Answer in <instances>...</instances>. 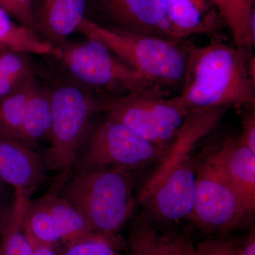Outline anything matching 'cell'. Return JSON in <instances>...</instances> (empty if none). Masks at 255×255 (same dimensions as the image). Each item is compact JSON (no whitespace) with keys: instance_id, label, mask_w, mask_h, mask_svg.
Returning a JSON list of instances; mask_svg holds the SVG:
<instances>
[{"instance_id":"obj_1","label":"cell","mask_w":255,"mask_h":255,"mask_svg":"<svg viewBox=\"0 0 255 255\" xmlns=\"http://www.w3.org/2000/svg\"><path fill=\"white\" fill-rule=\"evenodd\" d=\"M187 50L182 91L176 97L187 110L255 107V80L243 53L217 41L188 45Z\"/></svg>"},{"instance_id":"obj_2","label":"cell","mask_w":255,"mask_h":255,"mask_svg":"<svg viewBox=\"0 0 255 255\" xmlns=\"http://www.w3.org/2000/svg\"><path fill=\"white\" fill-rule=\"evenodd\" d=\"M135 173L105 167L75 173L63 184L64 199L80 213L94 233L116 237L133 217Z\"/></svg>"},{"instance_id":"obj_3","label":"cell","mask_w":255,"mask_h":255,"mask_svg":"<svg viewBox=\"0 0 255 255\" xmlns=\"http://www.w3.org/2000/svg\"><path fill=\"white\" fill-rule=\"evenodd\" d=\"M100 42L119 59L160 87L182 83L188 45L158 37L105 27L85 17L77 31Z\"/></svg>"},{"instance_id":"obj_4","label":"cell","mask_w":255,"mask_h":255,"mask_svg":"<svg viewBox=\"0 0 255 255\" xmlns=\"http://www.w3.org/2000/svg\"><path fill=\"white\" fill-rule=\"evenodd\" d=\"M52 123L46 168L59 173L55 184L62 187L71 175L75 159L98 112V97L74 81L57 84L50 90Z\"/></svg>"},{"instance_id":"obj_5","label":"cell","mask_w":255,"mask_h":255,"mask_svg":"<svg viewBox=\"0 0 255 255\" xmlns=\"http://www.w3.org/2000/svg\"><path fill=\"white\" fill-rule=\"evenodd\" d=\"M105 117L130 128L161 150H167L189 112L175 97L155 86L121 95L97 93Z\"/></svg>"},{"instance_id":"obj_6","label":"cell","mask_w":255,"mask_h":255,"mask_svg":"<svg viewBox=\"0 0 255 255\" xmlns=\"http://www.w3.org/2000/svg\"><path fill=\"white\" fill-rule=\"evenodd\" d=\"M164 151L124 124L105 117L92 124L74 163L75 173L97 168H119L135 173L157 163Z\"/></svg>"},{"instance_id":"obj_7","label":"cell","mask_w":255,"mask_h":255,"mask_svg":"<svg viewBox=\"0 0 255 255\" xmlns=\"http://www.w3.org/2000/svg\"><path fill=\"white\" fill-rule=\"evenodd\" d=\"M60 50L58 59L74 81L98 94L121 95L157 86L96 40L68 41Z\"/></svg>"},{"instance_id":"obj_8","label":"cell","mask_w":255,"mask_h":255,"mask_svg":"<svg viewBox=\"0 0 255 255\" xmlns=\"http://www.w3.org/2000/svg\"><path fill=\"white\" fill-rule=\"evenodd\" d=\"M252 216L206 151L199 156L194 206L188 221L206 234L225 235Z\"/></svg>"},{"instance_id":"obj_9","label":"cell","mask_w":255,"mask_h":255,"mask_svg":"<svg viewBox=\"0 0 255 255\" xmlns=\"http://www.w3.org/2000/svg\"><path fill=\"white\" fill-rule=\"evenodd\" d=\"M112 28L137 34L182 41L171 26L162 0H97Z\"/></svg>"},{"instance_id":"obj_10","label":"cell","mask_w":255,"mask_h":255,"mask_svg":"<svg viewBox=\"0 0 255 255\" xmlns=\"http://www.w3.org/2000/svg\"><path fill=\"white\" fill-rule=\"evenodd\" d=\"M209 155L251 214L255 209V153L241 135L228 137Z\"/></svg>"},{"instance_id":"obj_11","label":"cell","mask_w":255,"mask_h":255,"mask_svg":"<svg viewBox=\"0 0 255 255\" xmlns=\"http://www.w3.org/2000/svg\"><path fill=\"white\" fill-rule=\"evenodd\" d=\"M87 0H37L33 6V31L60 49L85 16Z\"/></svg>"},{"instance_id":"obj_12","label":"cell","mask_w":255,"mask_h":255,"mask_svg":"<svg viewBox=\"0 0 255 255\" xmlns=\"http://www.w3.org/2000/svg\"><path fill=\"white\" fill-rule=\"evenodd\" d=\"M45 167L34 149L0 137V182L14 187L15 194L31 196L44 178Z\"/></svg>"},{"instance_id":"obj_13","label":"cell","mask_w":255,"mask_h":255,"mask_svg":"<svg viewBox=\"0 0 255 255\" xmlns=\"http://www.w3.org/2000/svg\"><path fill=\"white\" fill-rule=\"evenodd\" d=\"M127 244L128 255H195L189 235L161 233L143 211L132 218Z\"/></svg>"},{"instance_id":"obj_14","label":"cell","mask_w":255,"mask_h":255,"mask_svg":"<svg viewBox=\"0 0 255 255\" xmlns=\"http://www.w3.org/2000/svg\"><path fill=\"white\" fill-rule=\"evenodd\" d=\"M166 15L183 40L194 34L213 35L222 22L210 0H162Z\"/></svg>"},{"instance_id":"obj_15","label":"cell","mask_w":255,"mask_h":255,"mask_svg":"<svg viewBox=\"0 0 255 255\" xmlns=\"http://www.w3.org/2000/svg\"><path fill=\"white\" fill-rule=\"evenodd\" d=\"M222 22L229 28L235 48L247 58L255 44V0H210Z\"/></svg>"},{"instance_id":"obj_16","label":"cell","mask_w":255,"mask_h":255,"mask_svg":"<svg viewBox=\"0 0 255 255\" xmlns=\"http://www.w3.org/2000/svg\"><path fill=\"white\" fill-rule=\"evenodd\" d=\"M51 123L50 90L36 79L25 109L19 141L34 149L38 142L49 138Z\"/></svg>"},{"instance_id":"obj_17","label":"cell","mask_w":255,"mask_h":255,"mask_svg":"<svg viewBox=\"0 0 255 255\" xmlns=\"http://www.w3.org/2000/svg\"><path fill=\"white\" fill-rule=\"evenodd\" d=\"M58 190V188H53L51 192L43 198L60 243L68 246L95 233L80 213L66 199L57 195Z\"/></svg>"},{"instance_id":"obj_18","label":"cell","mask_w":255,"mask_h":255,"mask_svg":"<svg viewBox=\"0 0 255 255\" xmlns=\"http://www.w3.org/2000/svg\"><path fill=\"white\" fill-rule=\"evenodd\" d=\"M29 196L15 195L14 202L0 218V255H33V249L23 228Z\"/></svg>"},{"instance_id":"obj_19","label":"cell","mask_w":255,"mask_h":255,"mask_svg":"<svg viewBox=\"0 0 255 255\" xmlns=\"http://www.w3.org/2000/svg\"><path fill=\"white\" fill-rule=\"evenodd\" d=\"M0 7V51L50 55L56 58L60 56V49L53 48L34 31L17 24Z\"/></svg>"},{"instance_id":"obj_20","label":"cell","mask_w":255,"mask_h":255,"mask_svg":"<svg viewBox=\"0 0 255 255\" xmlns=\"http://www.w3.org/2000/svg\"><path fill=\"white\" fill-rule=\"evenodd\" d=\"M35 80L34 73H31L0 100V137L19 141L25 109Z\"/></svg>"},{"instance_id":"obj_21","label":"cell","mask_w":255,"mask_h":255,"mask_svg":"<svg viewBox=\"0 0 255 255\" xmlns=\"http://www.w3.org/2000/svg\"><path fill=\"white\" fill-rule=\"evenodd\" d=\"M117 238L94 233L82 241L65 246L62 255H120Z\"/></svg>"},{"instance_id":"obj_22","label":"cell","mask_w":255,"mask_h":255,"mask_svg":"<svg viewBox=\"0 0 255 255\" xmlns=\"http://www.w3.org/2000/svg\"><path fill=\"white\" fill-rule=\"evenodd\" d=\"M23 54L9 50L0 51V72L16 85L33 73L27 58Z\"/></svg>"},{"instance_id":"obj_23","label":"cell","mask_w":255,"mask_h":255,"mask_svg":"<svg viewBox=\"0 0 255 255\" xmlns=\"http://www.w3.org/2000/svg\"><path fill=\"white\" fill-rule=\"evenodd\" d=\"M33 2L34 0H0V7L20 25L33 31Z\"/></svg>"},{"instance_id":"obj_24","label":"cell","mask_w":255,"mask_h":255,"mask_svg":"<svg viewBox=\"0 0 255 255\" xmlns=\"http://www.w3.org/2000/svg\"><path fill=\"white\" fill-rule=\"evenodd\" d=\"M236 243L224 238H213L199 243L195 255H234Z\"/></svg>"},{"instance_id":"obj_25","label":"cell","mask_w":255,"mask_h":255,"mask_svg":"<svg viewBox=\"0 0 255 255\" xmlns=\"http://www.w3.org/2000/svg\"><path fill=\"white\" fill-rule=\"evenodd\" d=\"M242 114L241 137L245 145L255 153V107H246Z\"/></svg>"},{"instance_id":"obj_26","label":"cell","mask_w":255,"mask_h":255,"mask_svg":"<svg viewBox=\"0 0 255 255\" xmlns=\"http://www.w3.org/2000/svg\"><path fill=\"white\" fill-rule=\"evenodd\" d=\"M234 255H255V228L252 230L241 245L236 244Z\"/></svg>"},{"instance_id":"obj_27","label":"cell","mask_w":255,"mask_h":255,"mask_svg":"<svg viewBox=\"0 0 255 255\" xmlns=\"http://www.w3.org/2000/svg\"><path fill=\"white\" fill-rule=\"evenodd\" d=\"M27 238L33 249V255H58L55 247L47 246L31 238Z\"/></svg>"},{"instance_id":"obj_28","label":"cell","mask_w":255,"mask_h":255,"mask_svg":"<svg viewBox=\"0 0 255 255\" xmlns=\"http://www.w3.org/2000/svg\"><path fill=\"white\" fill-rule=\"evenodd\" d=\"M18 85L6 78L0 72V100L9 95Z\"/></svg>"},{"instance_id":"obj_29","label":"cell","mask_w":255,"mask_h":255,"mask_svg":"<svg viewBox=\"0 0 255 255\" xmlns=\"http://www.w3.org/2000/svg\"><path fill=\"white\" fill-rule=\"evenodd\" d=\"M1 182H0V210L1 209V203H2L3 190L1 188Z\"/></svg>"}]
</instances>
